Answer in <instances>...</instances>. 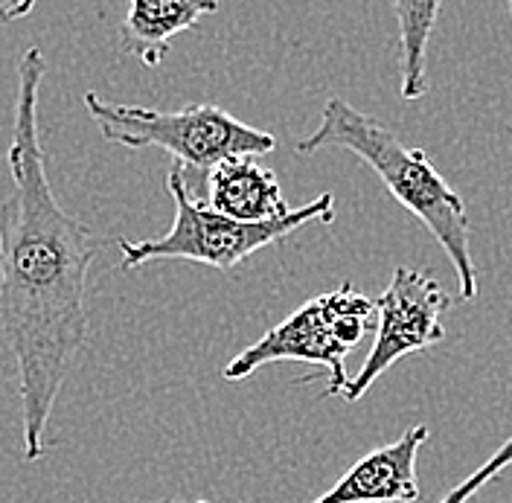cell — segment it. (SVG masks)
<instances>
[{
  "instance_id": "1",
  "label": "cell",
  "mask_w": 512,
  "mask_h": 503,
  "mask_svg": "<svg viewBox=\"0 0 512 503\" xmlns=\"http://www.w3.org/2000/svg\"><path fill=\"white\" fill-rule=\"evenodd\" d=\"M47 59H18L15 126L6 152L12 195L0 204V335L18 370L24 460L47 454V422L88 346V274L102 239L56 201L38 137Z\"/></svg>"
},
{
  "instance_id": "2",
  "label": "cell",
  "mask_w": 512,
  "mask_h": 503,
  "mask_svg": "<svg viewBox=\"0 0 512 503\" xmlns=\"http://www.w3.org/2000/svg\"><path fill=\"white\" fill-rule=\"evenodd\" d=\"M300 155H315L323 149H344L361 158L382 181L387 192L428 227L437 245L446 251L457 274L460 303L478 297V268L469 245V219L463 198L451 189L446 178L434 169L431 158L405 146L393 131L376 117L358 111L347 99L332 96L323 105L318 128L297 140Z\"/></svg>"
},
{
  "instance_id": "3",
  "label": "cell",
  "mask_w": 512,
  "mask_h": 503,
  "mask_svg": "<svg viewBox=\"0 0 512 503\" xmlns=\"http://www.w3.org/2000/svg\"><path fill=\"white\" fill-rule=\"evenodd\" d=\"M166 189L175 201V221L158 239L128 242L120 239L117 248L123 256V271L140 268L146 262L158 259H184L210 265L216 271H233L239 262H245L256 251L283 242L286 236L297 233L300 227L312 221H335V195L320 192L315 201L288 210L277 219L239 221L213 210L207 201H198L190 192L187 175L181 169H172L166 175Z\"/></svg>"
},
{
  "instance_id": "4",
  "label": "cell",
  "mask_w": 512,
  "mask_h": 503,
  "mask_svg": "<svg viewBox=\"0 0 512 503\" xmlns=\"http://www.w3.org/2000/svg\"><path fill=\"white\" fill-rule=\"evenodd\" d=\"M85 108L108 143L126 149H160L181 166L210 172L216 163L239 155H271L277 137L248 126L219 105H187L181 111H155L143 105L108 102L96 91L85 94Z\"/></svg>"
},
{
  "instance_id": "5",
  "label": "cell",
  "mask_w": 512,
  "mask_h": 503,
  "mask_svg": "<svg viewBox=\"0 0 512 503\" xmlns=\"http://www.w3.org/2000/svg\"><path fill=\"white\" fill-rule=\"evenodd\" d=\"M373 317L376 300L361 294L347 280L332 291L312 297L286 320L271 326L256 344L242 349L230 364H224L222 376L227 381H242L268 364L303 361L326 370V396H341L350 381L344 361L373 329Z\"/></svg>"
},
{
  "instance_id": "6",
  "label": "cell",
  "mask_w": 512,
  "mask_h": 503,
  "mask_svg": "<svg viewBox=\"0 0 512 503\" xmlns=\"http://www.w3.org/2000/svg\"><path fill=\"white\" fill-rule=\"evenodd\" d=\"M448 309L451 294L431 274L396 268L390 285L376 297V341L341 396L347 402H358L396 361L440 344L446 338L443 317Z\"/></svg>"
},
{
  "instance_id": "7",
  "label": "cell",
  "mask_w": 512,
  "mask_h": 503,
  "mask_svg": "<svg viewBox=\"0 0 512 503\" xmlns=\"http://www.w3.org/2000/svg\"><path fill=\"white\" fill-rule=\"evenodd\" d=\"M425 440V425L408 428L399 440L364 454L332 489L312 503H416L422 498L416 460Z\"/></svg>"
},
{
  "instance_id": "8",
  "label": "cell",
  "mask_w": 512,
  "mask_h": 503,
  "mask_svg": "<svg viewBox=\"0 0 512 503\" xmlns=\"http://www.w3.org/2000/svg\"><path fill=\"white\" fill-rule=\"evenodd\" d=\"M207 204L239 221L277 219L291 210L277 175L262 166L256 155H239L216 163L207 172Z\"/></svg>"
},
{
  "instance_id": "9",
  "label": "cell",
  "mask_w": 512,
  "mask_h": 503,
  "mask_svg": "<svg viewBox=\"0 0 512 503\" xmlns=\"http://www.w3.org/2000/svg\"><path fill=\"white\" fill-rule=\"evenodd\" d=\"M216 9L219 0H131L120 30V47L146 67H160L169 56L172 38L192 30Z\"/></svg>"
},
{
  "instance_id": "10",
  "label": "cell",
  "mask_w": 512,
  "mask_h": 503,
  "mask_svg": "<svg viewBox=\"0 0 512 503\" xmlns=\"http://www.w3.org/2000/svg\"><path fill=\"white\" fill-rule=\"evenodd\" d=\"M446 0H390L399 27V91L414 102L428 94V44Z\"/></svg>"
},
{
  "instance_id": "11",
  "label": "cell",
  "mask_w": 512,
  "mask_h": 503,
  "mask_svg": "<svg viewBox=\"0 0 512 503\" xmlns=\"http://www.w3.org/2000/svg\"><path fill=\"white\" fill-rule=\"evenodd\" d=\"M512 466V434H510V440L504 442L483 466H478L475 472L469 474L466 480H460L451 492H448L446 498L440 503H469L475 495H478L480 489H486L495 477L501 472H507Z\"/></svg>"
},
{
  "instance_id": "12",
  "label": "cell",
  "mask_w": 512,
  "mask_h": 503,
  "mask_svg": "<svg viewBox=\"0 0 512 503\" xmlns=\"http://www.w3.org/2000/svg\"><path fill=\"white\" fill-rule=\"evenodd\" d=\"M38 0H0V24H15L32 15Z\"/></svg>"
},
{
  "instance_id": "13",
  "label": "cell",
  "mask_w": 512,
  "mask_h": 503,
  "mask_svg": "<svg viewBox=\"0 0 512 503\" xmlns=\"http://www.w3.org/2000/svg\"><path fill=\"white\" fill-rule=\"evenodd\" d=\"M155 503H219V501H155Z\"/></svg>"
},
{
  "instance_id": "14",
  "label": "cell",
  "mask_w": 512,
  "mask_h": 503,
  "mask_svg": "<svg viewBox=\"0 0 512 503\" xmlns=\"http://www.w3.org/2000/svg\"><path fill=\"white\" fill-rule=\"evenodd\" d=\"M507 6H510V15H512V0H507Z\"/></svg>"
}]
</instances>
